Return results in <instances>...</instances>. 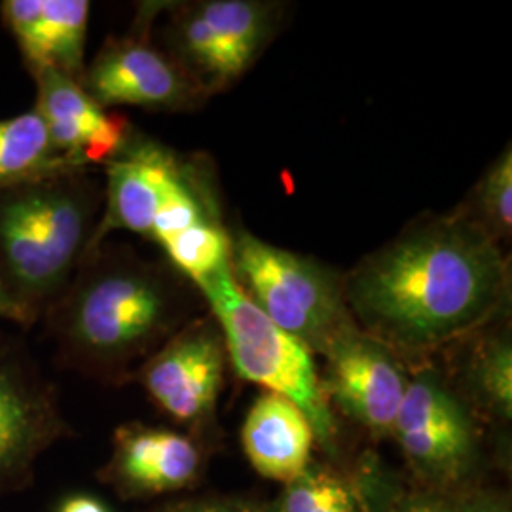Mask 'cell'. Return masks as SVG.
<instances>
[{"mask_svg": "<svg viewBox=\"0 0 512 512\" xmlns=\"http://www.w3.org/2000/svg\"><path fill=\"white\" fill-rule=\"evenodd\" d=\"M357 327L397 355H425L505 311L511 266L501 243L454 211L412 222L344 274Z\"/></svg>", "mask_w": 512, "mask_h": 512, "instance_id": "obj_1", "label": "cell"}, {"mask_svg": "<svg viewBox=\"0 0 512 512\" xmlns=\"http://www.w3.org/2000/svg\"><path fill=\"white\" fill-rule=\"evenodd\" d=\"M194 291L167 262L101 243L42 317L55 363L103 384L133 382L141 365L196 319Z\"/></svg>", "mask_w": 512, "mask_h": 512, "instance_id": "obj_2", "label": "cell"}, {"mask_svg": "<svg viewBox=\"0 0 512 512\" xmlns=\"http://www.w3.org/2000/svg\"><path fill=\"white\" fill-rule=\"evenodd\" d=\"M105 169V202L90 253L112 232L126 230L156 243L165 262L196 289L230 268L232 232L220 219L213 177L202 160L135 131Z\"/></svg>", "mask_w": 512, "mask_h": 512, "instance_id": "obj_3", "label": "cell"}, {"mask_svg": "<svg viewBox=\"0 0 512 512\" xmlns=\"http://www.w3.org/2000/svg\"><path fill=\"white\" fill-rule=\"evenodd\" d=\"M105 188L67 169L0 188V289L23 329L35 327L92 249Z\"/></svg>", "mask_w": 512, "mask_h": 512, "instance_id": "obj_4", "label": "cell"}, {"mask_svg": "<svg viewBox=\"0 0 512 512\" xmlns=\"http://www.w3.org/2000/svg\"><path fill=\"white\" fill-rule=\"evenodd\" d=\"M196 291L219 325L226 355L239 378L296 404L310 421L315 442L336 456L338 423L310 349L256 308L230 268L203 281Z\"/></svg>", "mask_w": 512, "mask_h": 512, "instance_id": "obj_5", "label": "cell"}, {"mask_svg": "<svg viewBox=\"0 0 512 512\" xmlns=\"http://www.w3.org/2000/svg\"><path fill=\"white\" fill-rule=\"evenodd\" d=\"M230 272L256 308L313 355L323 357L357 327L346 300L344 274L315 258L239 230L232 234Z\"/></svg>", "mask_w": 512, "mask_h": 512, "instance_id": "obj_6", "label": "cell"}, {"mask_svg": "<svg viewBox=\"0 0 512 512\" xmlns=\"http://www.w3.org/2000/svg\"><path fill=\"white\" fill-rule=\"evenodd\" d=\"M165 52L207 95L247 73L277 33L283 8L266 0L173 4Z\"/></svg>", "mask_w": 512, "mask_h": 512, "instance_id": "obj_7", "label": "cell"}, {"mask_svg": "<svg viewBox=\"0 0 512 512\" xmlns=\"http://www.w3.org/2000/svg\"><path fill=\"white\" fill-rule=\"evenodd\" d=\"M71 437L54 382L19 336L0 329V501L27 492L38 461Z\"/></svg>", "mask_w": 512, "mask_h": 512, "instance_id": "obj_8", "label": "cell"}, {"mask_svg": "<svg viewBox=\"0 0 512 512\" xmlns=\"http://www.w3.org/2000/svg\"><path fill=\"white\" fill-rule=\"evenodd\" d=\"M391 437L431 490L448 492L473 471L475 418L463 395L435 368H421L408 380Z\"/></svg>", "mask_w": 512, "mask_h": 512, "instance_id": "obj_9", "label": "cell"}, {"mask_svg": "<svg viewBox=\"0 0 512 512\" xmlns=\"http://www.w3.org/2000/svg\"><path fill=\"white\" fill-rule=\"evenodd\" d=\"M128 37H110L84 69L80 86L101 107L162 112L198 109L209 97L183 67L148 38L147 25Z\"/></svg>", "mask_w": 512, "mask_h": 512, "instance_id": "obj_10", "label": "cell"}, {"mask_svg": "<svg viewBox=\"0 0 512 512\" xmlns=\"http://www.w3.org/2000/svg\"><path fill=\"white\" fill-rule=\"evenodd\" d=\"M226 361L215 319L196 317L141 365L133 382H139L167 418L200 429L215 414Z\"/></svg>", "mask_w": 512, "mask_h": 512, "instance_id": "obj_11", "label": "cell"}, {"mask_svg": "<svg viewBox=\"0 0 512 512\" xmlns=\"http://www.w3.org/2000/svg\"><path fill=\"white\" fill-rule=\"evenodd\" d=\"M323 357L321 384L329 404L376 439L391 437L408 385L399 355L355 327Z\"/></svg>", "mask_w": 512, "mask_h": 512, "instance_id": "obj_12", "label": "cell"}, {"mask_svg": "<svg viewBox=\"0 0 512 512\" xmlns=\"http://www.w3.org/2000/svg\"><path fill=\"white\" fill-rule=\"evenodd\" d=\"M203 465V446L194 437L131 421L114 431L99 480L120 499H150L192 488Z\"/></svg>", "mask_w": 512, "mask_h": 512, "instance_id": "obj_13", "label": "cell"}, {"mask_svg": "<svg viewBox=\"0 0 512 512\" xmlns=\"http://www.w3.org/2000/svg\"><path fill=\"white\" fill-rule=\"evenodd\" d=\"M37 82V109L55 152L78 169L107 165L128 147L135 128L122 114L90 97L78 80L52 69L31 74Z\"/></svg>", "mask_w": 512, "mask_h": 512, "instance_id": "obj_14", "label": "cell"}, {"mask_svg": "<svg viewBox=\"0 0 512 512\" xmlns=\"http://www.w3.org/2000/svg\"><path fill=\"white\" fill-rule=\"evenodd\" d=\"M0 16L35 74L52 69L80 82L86 63L90 2L86 0H4Z\"/></svg>", "mask_w": 512, "mask_h": 512, "instance_id": "obj_15", "label": "cell"}, {"mask_svg": "<svg viewBox=\"0 0 512 512\" xmlns=\"http://www.w3.org/2000/svg\"><path fill=\"white\" fill-rule=\"evenodd\" d=\"M241 444L258 475L285 486L310 467L315 433L296 404L266 391L247 412Z\"/></svg>", "mask_w": 512, "mask_h": 512, "instance_id": "obj_16", "label": "cell"}, {"mask_svg": "<svg viewBox=\"0 0 512 512\" xmlns=\"http://www.w3.org/2000/svg\"><path fill=\"white\" fill-rule=\"evenodd\" d=\"M78 169L63 160L50 141L37 109L0 120V188Z\"/></svg>", "mask_w": 512, "mask_h": 512, "instance_id": "obj_17", "label": "cell"}, {"mask_svg": "<svg viewBox=\"0 0 512 512\" xmlns=\"http://www.w3.org/2000/svg\"><path fill=\"white\" fill-rule=\"evenodd\" d=\"M465 389L478 410L495 420L512 418V344L499 330L476 340L465 366Z\"/></svg>", "mask_w": 512, "mask_h": 512, "instance_id": "obj_18", "label": "cell"}, {"mask_svg": "<svg viewBox=\"0 0 512 512\" xmlns=\"http://www.w3.org/2000/svg\"><path fill=\"white\" fill-rule=\"evenodd\" d=\"M264 512H363V505L353 484L338 469L311 461Z\"/></svg>", "mask_w": 512, "mask_h": 512, "instance_id": "obj_19", "label": "cell"}, {"mask_svg": "<svg viewBox=\"0 0 512 512\" xmlns=\"http://www.w3.org/2000/svg\"><path fill=\"white\" fill-rule=\"evenodd\" d=\"M490 238L503 243L512 230V150L505 148L476 183L469 202L459 207Z\"/></svg>", "mask_w": 512, "mask_h": 512, "instance_id": "obj_20", "label": "cell"}, {"mask_svg": "<svg viewBox=\"0 0 512 512\" xmlns=\"http://www.w3.org/2000/svg\"><path fill=\"white\" fill-rule=\"evenodd\" d=\"M458 501H454L448 492L440 490H418L401 497L389 512H456Z\"/></svg>", "mask_w": 512, "mask_h": 512, "instance_id": "obj_21", "label": "cell"}, {"mask_svg": "<svg viewBox=\"0 0 512 512\" xmlns=\"http://www.w3.org/2000/svg\"><path fill=\"white\" fill-rule=\"evenodd\" d=\"M156 512H264V509L243 499L205 497V499H186L179 503H171Z\"/></svg>", "mask_w": 512, "mask_h": 512, "instance_id": "obj_22", "label": "cell"}, {"mask_svg": "<svg viewBox=\"0 0 512 512\" xmlns=\"http://www.w3.org/2000/svg\"><path fill=\"white\" fill-rule=\"evenodd\" d=\"M456 512H511V507L501 495L476 492L458 501Z\"/></svg>", "mask_w": 512, "mask_h": 512, "instance_id": "obj_23", "label": "cell"}, {"mask_svg": "<svg viewBox=\"0 0 512 512\" xmlns=\"http://www.w3.org/2000/svg\"><path fill=\"white\" fill-rule=\"evenodd\" d=\"M54 512H110L109 507L90 494H69L59 499Z\"/></svg>", "mask_w": 512, "mask_h": 512, "instance_id": "obj_24", "label": "cell"}, {"mask_svg": "<svg viewBox=\"0 0 512 512\" xmlns=\"http://www.w3.org/2000/svg\"><path fill=\"white\" fill-rule=\"evenodd\" d=\"M0 321H8V323H14L21 327L18 310L12 306V302L6 298V294L2 293V289H0Z\"/></svg>", "mask_w": 512, "mask_h": 512, "instance_id": "obj_25", "label": "cell"}]
</instances>
